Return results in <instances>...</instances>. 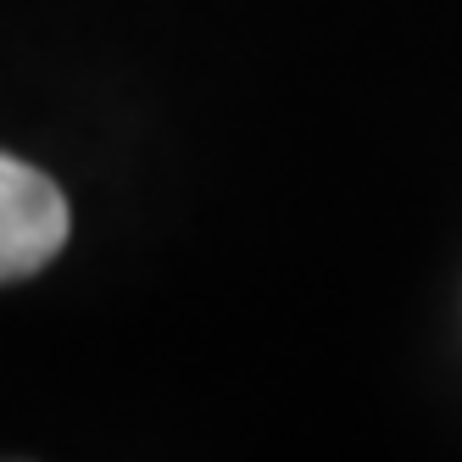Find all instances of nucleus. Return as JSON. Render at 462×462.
<instances>
[{
  "instance_id": "f257e3e1",
  "label": "nucleus",
  "mask_w": 462,
  "mask_h": 462,
  "mask_svg": "<svg viewBox=\"0 0 462 462\" xmlns=\"http://www.w3.org/2000/svg\"><path fill=\"white\" fill-rule=\"evenodd\" d=\"M68 195L51 184V173L0 151V284L34 279L68 245Z\"/></svg>"
}]
</instances>
